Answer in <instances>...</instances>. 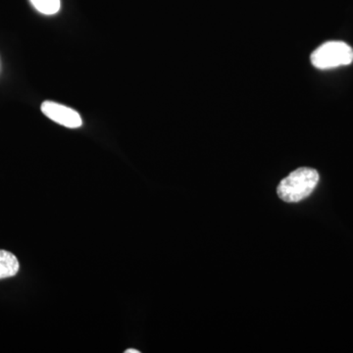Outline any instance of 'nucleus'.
<instances>
[{
	"mask_svg": "<svg viewBox=\"0 0 353 353\" xmlns=\"http://www.w3.org/2000/svg\"><path fill=\"white\" fill-rule=\"evenodd\" d=\"M319 182V174L312 168L296 169L278 185V196L285 202H299L312 194Z\"/></svg>",
	"mask_w": 353,
	"mask_h": 353,
	"instance_id": "1",
	"label": "nucleus"
},
{
	"mask_svg": "<svg viewBox=\"0 0 353 353\" xmlns=\"http://www.w3.org/2000/svg\"><path fill=\"white\" fill-rule=\"evenodd\" d=\"M41 111L46 117L62 126L70 128V129H76L82 126L83 121L80 114L57 102L44 101L41 104Z\"/></svg>",
	"mask_w": 353,
	"mask_h": 353,
	"instance_id": "3",
	"label": "nucleus"
},
{
	"mask_svg": "<svg viewBox=\"0 0 353 353\" xmlns=\"http://www.w3.org/2000/svg\"><path fill=\"white\" fill-rule=\"evenodd\" d=\"M19 268V261L13 253L0 250V280L14 277Z\"/></svg>",
	"mask_w": 353,
	"mask_h": 353,
	"instance_id": "4",
	"label": "nucleus"
},
{
	"mask_svg": "<svg viewBox=\"0 0 353 353\" xmlns=\"http://www.w3.org/2000/svg\"><path fill=\"white\" fill-rule=\"evenodd\" d=\"M126 353H139V350H132V348H130V350H127Z\"/></svg>",
	"mask_w": 353,
	"mask_h": 353,
	"instance_id": "6",
	"label": "nucleus"
},
{
	"mask_svg": "<svg viewBox=\"0 0 353 353\" xmlns=\"http://www.w3.org/2000/svg\"><path fill=\"white\" fill-rule=\"evenodd\" d=\"M311 63L321 70L350 65L353 61V50L343 41H328L311 54Z\"/></svg>",
	"mask_w": 353,
	"mask_h": 353,
	"instance_id": "2",
	"label": "nucleus"
},
{
	"mask_svg": "<svg viewBox=\"0 0 353 353\" xmlns=\"http://www.w3.org/2000/svg\"><path fill=\"white\" fill-rule=\"evenodd\" d=\"M32 6L39 12L53 15L60 9V0H31Z\"/></svg>",
	"mask_w": 353,
	"mask_h": 353,
	"instance_id": "5",
	"label": "nucleus"
}]
</instances>
